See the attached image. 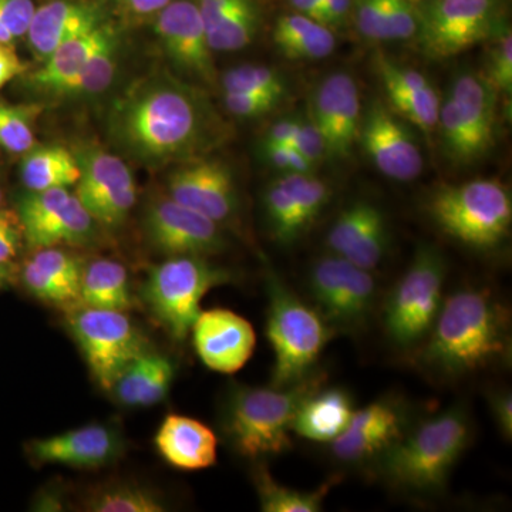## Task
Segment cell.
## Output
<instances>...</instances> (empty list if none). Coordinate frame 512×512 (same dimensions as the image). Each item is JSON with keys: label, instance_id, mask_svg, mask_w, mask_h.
Listing matches in <instances>:
<instances>
[{"label": "cell", "instance_id": "obj_1", "mask_svg": "<svg viewBox=\"0 0 512 512\" xmlns=\"http://www.w3.org/2000/svg\"><path fill=\"white\" fill-rule=\"evenodd\" d=\"M109 134L127 157L157 167L204 157L224 137V126L197 87L156 74L114 101Z\"/></svg>", "mask_w": 512, "mask_h": 512}, {"label": "cell", "instance_id": "obj_2", "mask_svg": "<svg viewBox=\"0 0 512 512\" xmlns=\"http://www.w3.org/2000/svg\"><path fill=\"white\" fill-rule=\"evenodd\" d=\"M510 320L487 289L464 288L443 299L420 352L434 375L461 377L510 359Z\"/></svg>", "mask_w": 512, "mask_h": 512}, {"label": "cell", "instance_id": "obj_3", "mask_svg": "<svg viewBox=\"0 0 512 512\" xmlns=\"http://www.w3.org/2000/svg\"><path fill=\"white\" fill-rule=\"evenodd\" d=\"M470 433V419L463 407L436 414L383 451V477L410 493L439 491L466 450Z\"/></svg>", "mask_w": 512, "mask_h": 512}, {"label": "cell", "instance_id": "obj_4", "mask_svg": "<svg viewBox=\"0 0 512 512\" xmlns=\"http://www.w3.org/2000/svg\"><path fill=\"white\" fill-rule=\"evenodd\" d=\"M319 384V377L308 376L286 387L232 389L224 413V429L232 447L252 460L288 451L295 414Z\"/></svg>", "mask_w": 512, "mask_h": 512}, {"label": "cell", "instance_id": "obj_5", "mask_svg": "<svg viewBox=\"0 0 512 512\" xmlns=\"http://www.w3.org/2000/svg\"><path fill=\"white\" fill-rule=\"evenodd\" d=\"M429 214L443 234L477 251L497 248L510 234V191L497 180H474L440 188Z\"/></svg>", "mask_w": 512, "mask_h": 512}, {"label": "cell", "instance_id": "obj_6", "mask_svg": "<svg viewBox=\"0 0 512 512\" xmlns=\"http://www.w3.org/2000/svg\"><path fill=\"white\" fill-rule=\"evenodd\" d=\"M268 319L266 336L274 350L272 386L286 387L311 376L330 338L322 316L305 305L272 272L266 276Z\"/></svg>", "mask_w": 512, "mask_h": 512}, {"label": "cell", "instance_id": "obj_7", "mask_svg": "<svg viewBox=\"0 0 512 512\" xmlns=\"http://www.w3.org/2000/svg\"><path fill=\"white\" fill-rule=\"evenodd\" d=\"M229 282L231 272L205 256H170L150 269L141 292L151 315L168 335L184 340L201 313L204 296Z\"/></svg>", "mask_w": 512, "mask_h": 512}, {"label": "cell", "instance_id": "obj_8", "mask_svg": "<svg viewBox=\"0 0 512 512\" xmlns=\"http://www.w3.org/2000/svg\"><path fill=\"white\" fill-rule=\"evenodd\" d=\"M498 94L481 74L461 73L441 101V146L451 164L470 167L491 153L497 140Z\"/></svg>", "mask_w": 512, "mask_h": 512}, {"label": "cell", "instance_id": "obj_9", "mask_svg": "<svg viewBox=\"0 0 512 512\" xmlns=\"http://www.w3.org/2000/svg\"><path fill=\"white\" fill-rule=\"evenodd\" d=\"M446 272V259L439 248L417 247L384 308V329L397 346L410 348L429 335L443 303Z\"/></svg>", "mask_w": 512, "mask_h": 512}, {"label": "cell", "instance_id": "obj_10", "mask_svg": "<svg viewBox=\"0 0 512 512\" xmlns=\"http://www.w3.org/2000/svg\"><path fill=\"white\" fill-rule=\"evenodd\" d=\"M419 8L421 52L447 60L487 42L504 25V0H427Z\"/></svg>", "mask_w": 512, "mask_h": 512}, {"label": "cell", "instance_id": "obj_11", "mask_svg": "<svg viewBox=\"0 0 512 512\" xmlns=\"http://www.w3.org/2000/svg\"><path fill=\"white\" fill-rule=\"evenodd\" d=\"M66 322L94 379L107 392L128 363L150 350L126 312L79 306L67 312Z\"/></svg>", "mask_w": 512, "mask_h": 512}, {"label": "cell", "instance_id": "obj_12", "mask_svg": "<svg viewBox=\"0 0 512 512\" xmlns=\"http://www.w3.org/2000/svg\"><path fill=\"white\" fill-rule=\"evenodd\" d=\"M23 238L30 249L82 247L96 235L97 222L67 188L29 191L18 210Z\"/></svg>", "mask_w": 512, "mask_h": 512}, {"label": "cell", "instance_id": "obj_13", "mask_svg": "<svg viewBox=\"0 0 512 512\" xmlns=\"http://www.w3.org/2000/svg\"><path fill=\"white\" fill-rule=\"evenodd\" d=\"M80 178L74 195L93 220L103 227H119L137 201L136 181L123 158L99 147L76 156Z\"/></svg>", "mask_w": 512, "mask_h": 512}, {"label": "cell", "instance_id": "obj_14", "mask_svg": "<svg viewBox=\"0 0 512 512\" xmlns=\"http://www.w3.org/2000/svg\"><path fill=\"white\" fill-rule=\"evenodd\" d=\"M143 225L151 247L168 258L214 255L227 247L220 224L167 194L150 201Z\"/></svg>", "mask_w": 512, "mask_h": 512}, {"label": "cell", "instance_id": "obj_15", "mask_svg": "<svg viewBox=\"0 0 512 512\" xmlns=\"http://www.w3.org/2000/svg\"><path fill=\"white\" fill-rule=\"evenodd\" d=\"M309 288L323 316L336 325H357L375 301L376 284L369 271L338 255L320 258L309 274Z\"/></svg>", "mask_w": 512, "mask_h": 512}, {"label": "cell", "instance_id": "obj_16", "mask_svg": "<svg viewBox=\"0 0 512 512\" xmlns=\"http://www.w3.org/2000/svg\"><path fill=\"white\" fill-rule=\"evenodd\" d=\"M156 32L165 55L187 79L205 86L217 80L214 52L200 9L191 0H174L158 12Z\"/></svg>", "mask_w": 512, "mask_h": 512}, {"label": "cell", "instance_id": "obj_17", "mask_svg": "<svg viewBox=\"0 0 512 512\" xmlns=\"http://www.w3.org/2000/svg\"><path fill=\"white\" fill-rule=\"evenodd\" d=\"M359 143L384 177L406 183L423 171V154L412 131L382 101H373L363 114Z\"/></svg>", "mask_w": 512, "mask_h": 512}, {"label": "cell", "instance_id": "obj_18", "mask_svg": "<svg viewBox=\"0 0 512 512\" xmlns=\"http://www.w3.org/2000/svg\"><path fill=\"white\" fill-rule=\"evenodd\" d=\"M165 188L168 197L217 224H225L237 215V184L222 161L205 157L185 161L168 175Z\"/></svg>", "mask_w": 512, "mask_h": 512}, {"label": "cell", "instance_id": "obj_19", "mask_svg": "<svg viewBox=\"0 0 512 512\" xmlns=\"http://www.w3.org/2000/svg\"><path fill=\"white\" fill-rule=\"evenodd\" d=\"M309 119L325 140L328 157L348 160L359 143L362 101L359 87L349 73H333L323 79L312 96Z\"/></svg>", "mask_w": 512, "mask_h": 512}, {"label": "cell", "instance_id": "obj_20", "mask_svg": "<svg viewBox=\"0 0 512 512\" xmlns=\"http://www.w3.org/2000/svg\"><path fill=\"white\" fill-rule=\"evenodd\" d=\"M124 451L119 431L93 423L56 436L26 444V453L36 466H66L97 470L119 460Z\"/></svg>", "mask_w": 512, "mask_h": 512}, {"label": "cell", "instance_id": "obj_21", "mask_svg": "<svg viewBox=\"0 0 512 512\" xmlns=\"http://www.w3.org/2000/svg\"><path fill=\"white\" fill-rule=\"evenodd\" d=\"M191 333L195 352L212 372L234 375L254 355V328L247 319L228 309L201 311Z\"/></svg>", "mask_w": 512, "mask_h": 512}, {"label": "cell", "instance_id": "obj_22", "mask_svg": "<svg viewBox=\"0 0 512 512\" xmlns=\"http://www.w3.org/2000/svg\"><path fill=\"white\" fill-rule=\"evenodd\" d=\"M333 255L350 264L373 271L383 261L389 247V227L380 208L357 201L340 212L326 238Z\"/></svg>", "mask_w": 512, "mask_h": 512}, {"label": "cell", "instance_id": "obj_23", "mask_svg": "<svg viewBox=\"0 0 512 512\" xmlns=\"http://www.w3.org/2000/svg\"><path fill=\"white\" fill-rule=\"evenodd\" d=\"M84 265L79 255L62 247L35 249L19 279L33 298L69 312L80 305Z\"/></svg>", "mask_w": 512, "mask_h": 512}, {"label": "cell", "instance_id": "obj_24", "mask_svg": "<svg viewBox=\"0 0 512 512\" xmlns=\"http://www.w3.org/2000/svg\"><path fill=\"white\" fill-rule=\"evenodd\" d=\"M402 427V413L393 403L369 404L353 413L349 426L332 441L333 454L348 463L380 456L402 437Z\"/></svg>", "mask_w": 512, "mask_h": 512}, {"label": "cell", "instance_id": "obj_25", "mask_svg": "<svg viewBox=\"0 0 512 512\" xmlns=\"http://www.w3.org/2000/svg\"><path fill=\"white\" fill-rule=\"evenodd\" d=\"M212 52H239L254 42L264 19L262 0H198Z\"/></svg>", "mask_w": 512, "mask_h": 512}, {"label": "cell", "instance_id": "obj_26", "mask_svg": "<svg viewBox=\"0 0 512 512\" xmlns=\"http://www.w3.org/2000/svg\"><path fill=\"white\" fill-rule=\"evenodd\" d=\"M154 444L170 466L183 471H200L217 463L218 440L200 420L181 414L165 417Z\"/></svg>", "mask_w": 512, "mask_h": 512}, {"label": "cell", "instance_id": "obj_27", "mask_svg": "<svg viewBox=\"0 0 512 512\" xmlns=\"http://www.w3.org/2000/svg\"><path fill=\"white\" fill-rule=\"evenodd\" d=\"M99 25V16L89 6L53 0L36 9L26 36L35 56L46 60L63 43Z\"/></svg>", "mask_w": 512, "mask_h": 512}, {"label": "cell", "instance_id": "obj_28", "mask_svg": "<svg viewBox=\"0 0 512 512\" xmlns=\"http://www.w3.org/2000/svg\"><path fill=\"white\" fill-rule=\"evenodd\" d=\"M174 376L173 360L150 349L124 367L110 393L126 407L156 406L167 397Z\"/></svg>", "mask_w": 512, "mask_h": 512}, {"label": "cell", "instance_id": "obj_29", "mask_svg": "<svg viewBox=\"0 0 512 512\" xmlns=\"http://www.w3.org/2000/svg\"><path fill=\"white\" fill-rule=\"evenodd\" d=\"M352 23L367 42H406L419 30V9L412 0H353Z\"/></svg>", "mask_w": 512, "mask_h": 512}, {"label": "cell", "instance_id": "obj_30", "mask_svg": "<svg viewBox=\"0 0 512 512\" xmlns=\"http://www.w3.org/2000/svg\"><path fill=\"white\" fill-rule=\"evenodd\" d=\"M353 413V400L346 390L316 389L299 406L292 431L306 440L332 443L349 426Z\"/></svg>", "mask_w": 512, "mask_h": 512}, {"label": "cell", "instance_id": "obj_31", "mask_svg": "<svg viewBox=\"0 0 512 512\" xmlns=\"http://www.w3.org/2000/svg\"><path fill=\"white\" fill-rule=\"evenodd\" d=\"M110 33L111 29L99 25L63 43L33 74L32 83L46 92L64 93L69 83L83 72L86 64Z\"/></svg>", "mask_w": 512, "mask_h": 512}, {"label": "cell", "instance_id": "obj_32", "mask_svg": "<svg viewBox=\"0 0 512 512\" xmlns=\"http://www.w3.org/2000/svg\"><path fill=\"white\" fill-rule=\"evenodd\" d=\"M272 39L279 52L289 60H320L336 49L333 30L302 13H285L276 19Z\"/></svg>", "mask_w": 512, "mask_h": 512}, {"label": "cell", "instance_id": "obj_33", "mask_svg": "<svg viewBox=\"0 0 512 512\" xmlns=\"http://www.w3.org/2000/svg\"><path fill=\"white\" fill-rule=\"evenodd\" d=\"M133 305L126 266L113 259H94L84 265L79 306L127 312Z\"/></svg>", "mask_w": 512, "mask_h": 512}, {"label": "cell", "instance_id": "obj_34", "mask_svg": "<svg viewBox=\"0 0 512 512\" xmlns=\"http://www.w3.org/2000/svg\"><path fill=\"white\" fill-rule=\"evenodd\" d=\"M20 178L29 191L69 188L79 181V161L64 147L32 148L20 164Z\"/></svg>", "mask_w": 512, "mask_h": 512}, {"label": "cell", "instance_id": "obj_35", "mask_svg": "<svg viewBox=\"0 0 512 512\" xmlns=\"http://www.w3.org/2000/svg\"><path fill=\"white\" fill-rule=\"evenodd\" d=\"M302 177L303 174H282L266 188V218L272 235L279 244L291 245L301 238L296 229V205Z\"/></svg>", "mask_w": 512, "mask_h": 512}, {"label": "cell", "instance_id": "obj_36", "mask_svg": "<svg viewBox=\"0 0 512 512\" xmlns=\"http://www.w3.org/2000/svg\"><path fill=\"white\" fill-rule=\"evenodd\" d=\"M255 488L261 510L265 512H318L335 481L322 485L315 491H299L276 483L265 467L255 470Z\"/></svg>", "mask_w": 512, "mask_h": 512}, {"label": "cell", "instance_id": "obj_37", "mask_svg": "<svg viewBox=\"0 0 512 512\" xmlns=\"http://www.w3.org/2000/svg\"><path fill=\"white\" fill-rule=\"evenodd\" d=\"M84 510L92 512H163L160 494L140 484L116 483L97 488L87 495Z\"/></svg>", "mask_w": 512, "mask_h": 512}, {"label": "cell", "instance_id": "obj_38", "mask_svg": "<svg viewBox=\"0 0 512 512\" xmlns=\"http://www.w3.org/2000/svg\"><path fill=\"white\" fill-rule=\"evenodd\" d=\"M387 106L400 119L419 127L424 133H433L439 124L441 99L433 86L424 89H384Z\"/></svg>", "mask_w": 512, "mask_h": 512}, {"label": "cell", "instance_id": "obj_39", "mask_svg": "<svg viewBox=\"0 0 512 512\" xmlns=\"http://www.w3.org/2000/svg\"><path fill=\"white\" fill-rule=\"evenodd\" d=\"M117 53L119 45L116 35L111 32L86 64L83 72L69 83L64 93L100 94L109 89L117 72Z\"/></svg>", "mask_w": 512, "mask_h": 512}, {"label": "cell", "instance_id": "obj_40", "mask_svg": "<svg viewBox=\"0 0 512 512\" xmlns=\"http://www.w3.org/2000/svg\"><path fill=\"white\" fill-rule=\"evenodd\" d=\"M221 86L224 93H268L281 97H285L288 93L284 74L274 67L262 66V64H244L228 70L222 76Z\"/></svg>", "mask_w": 512, "mask_h": 512}, {"label": "cell", "instance_id": "obj_41", "mask_svg": "<svg viewBox=\"0 0 512 512\" xmlns=\"http://www.w3.org/2000/svg\"><path fill=\"white\" fill-rule=\"evenodd\" d=\"M35 107L15 106L0 101V147L8 153L26 154L35 147Z\"/></svg>", "mask_w": 512, "mask_h": 512}, {"label": "cell", "instance_id": "obj_42", "mask_svg": "<svg viewBox=\"0 0 512 512\" xmlns=\"http://www.w3.org/2000/svg\"><path fill=\"white\" fill-rule=\"evenodd\" d=\"M487 60H485L484 79L498 96L511 99L512 94V35L507 23H504L490 39Z\"/></svg>", "mask_w": 512, "mask_h": 512}, {"label": "cell", "instance_id": "obj_43", "mask_svg": "<svg viewBox=\"0 0 512 512\" xmlns=\"http://www.w3.org/2000/svg\"><path fill=\"white\" fill-rule=\"evenodd\" d=\"M284 97L268 93L227 92L224 106L229 114L239 119H258L274 111Z\"/></svg>", "mask_w": 512, "mask_h": 512}, {"label": "cell", "instance_id": "obj_44", "mask_svg": "<svg viewBox=\"0 0 512 512\" xmlns=\"http://www.w3.org/2000/svg\"><path fill=\"white\" fill-rule=\"evenodd\" d=\"M262 154L266 163L284 174H309L313 167L291 144H262Z\"/></svg>", "mask_w": 512, "mask_h": 512}, {"label": "cell", "instance_id": "obj_45", "mask_svg": "<svg viewBox=\"0 0 512 512\" xmlns=\"http://www.w3.org/2000/svg\"><path fill=\"white\" fill-rule=\"evenodd\" d=\"M292 146L302 154L303 158L313 168L328 157L325 140H323L319 128L309 117L299 120L298 133H296Z\"/></svg>", "mask_w": 512, "mask_h": 512}, {"label": "cell", "instance_id": "obj_46", "mask_svg": "<svg viewBox=\"0 0 512 512\" xmlns=\"http://www.w3.org/2000/svg\"><path fill=\"white\" fill-rule=\"evenodd\" d=\"M23 241L18 212L0 208V264H10L18 256Z\"/></svg>", "mask_w": 512, "mask_h": 512}, {"label": "cell", "instance_id": "obj_47", "mask_svg": "<svg viewBox=\"0 0 512 512\" xmlns=\"http://www.w3.org/2000/svg\"><path fill=\"white\" fill-rule=\"evenodd\" d=\"M35 12L32 0H0V22L15 39L28 35Z\"/></svg>", "mask_w": 512, "mask_h": 512}, {"label": "cell", "instance_id": "obj_48", "mask_svg": "<svg viewBox=\"0 0 512 512\" xmlns=\"http://www.w3.org/2000/svg\"><path fill=\"white\" fill-rule=\"evenodd\" d=\"M353 0H323L313 20L330 30L340 29L352 22Z\"/></svg>", "mask_w": 512, "mask_h": 512}, {"label": "cell", "instance_id": "obj_49", "mask_svg": "<svg viewBox=\"0 0 512 512\" xmlns=\"http://www.w3.org/2000/svg\"><path fill=\"white\" fill-rule=\"evenodd\" d=\"M491 414L504 439L512 437V396L510 392H494L490 397Z\"/></svg>", "mask_w": 512, "mask_h": 512}, {"label": "cell", "instance_id": "obj_50", "mask_svg": "<svg viewBox=\"0 0 512 512\" xmlns=\"http://www.w3.org/2000/svg\"><path fill=\"white\" fill-rule=\"evenodd\" d=\"M26 66L22 62L13 45L0 43V89L10 80L25 73Z\"/></svg>", "mask_w": 512, "mask_h": 512}, {"label": "cell", "instance_id": "obj_51", "mask_svg": "<svg viewBox=\"0 0 512 512\" xmlns=\"http://www.w3.org/2000/svg\"><path fill=\"white\" fill-rule=\"evenodd\" d=\"M299 120L301 117H288L275 121L266 131L264 143L271 144H293L296 133H298Z\"/></svg>", "mask_w": 512, "mask_h": 512}, {"label": "cell", "instance_id": "obj_52", "mask_svg": "<svg viewBox=\"0 0 512 512\" xmlns=\"http://www.w3.org/2000/svg\"><path fill=\"white\" fill-rule=\"evenodd\" d=\"M123 8L134 15H153L163 10L173 0H117Z\"/></svg>", "mask_w": 512, "mask_h": 512}, {"label": "cell", "instance_id": "obj_53", "mask_svg": "<svg viewBox=\"0 0 512 512\" xmlns=\"http://www.w3.org/2000/svg\"><path fill=\"white\" fill-rule=\"evenodd\" d=\"M33 507H35L36 511H62V495H60V493H57V491H43V493L37 495Z\"/></svg>", "mask_w": 512, "mask_h": 512}, {"label": "cell", "instance_id": "obj_54", "mask_svg": "<svg viewBox=\"0 0 512 512\" xmlns=\"http://www.w3.org/2000/svg\"><path fill=\"white\" fill-rule=\"evenodd\" d=\"M322 2L323 0H289V5H291L293 12L302 13V15L313 19Z\"/></svg>", "mask_w": 512, "mask_h": 512}, {"label": "cell", "instance_id": "obj_55", "mask_svg": "<svg viewBox=\"0 0 512 512\" xmlns=\"http://www.w3.org/2000/svg\"><path fill=\"white\" fill-rule=\"evenodd\" d=\"M16 278H18V272H16L12 262L10 264H0V291L8 289Z\"/></svg>", "mask_w": 512, "mask_h": 512}, {"label": "cell", "instance_id": "obj_56", "mask_svg": "<svg viewBox=\"0 0 512 512\" xmlns=\"http://www.w3.org/2000/svg\"><path fill=\"white\" fill-rule=\"evenodd\" d=\"M15 37H13L12 33L6 29V26L0 22V43H6V45H13L15 42Z\"/></svg>", "mask_w": 512, "mask_h": 512}, {"label": "cell", "instance_id": "obj_57", "mask_svg": "<svg viewBox=\"0 0 512 512\" xmlns=\"http://www.w3.org/2000/svg\"><path fill=\"white\" fill-rule=\"evenodd\" d=\"M413 3H416L417 6L421 5V3L427 2V0H412Z\"/></svg>", "mask_w": 512, "mask_h": 512}, {"label": "cell", "instance_id": "obj_58", "mask_svg": "<svg viewBox=\"0 0 512 512\" xmlns=\"http://www.w3.org/2000/svg\"><path fill=\"white\" fill-rule=\"evenodd\" d=\"M2 200H3V191H2V187H0V205H2Z\"/></svg>", "mask_w": 512, "mask_h": 512}]
</instances>
